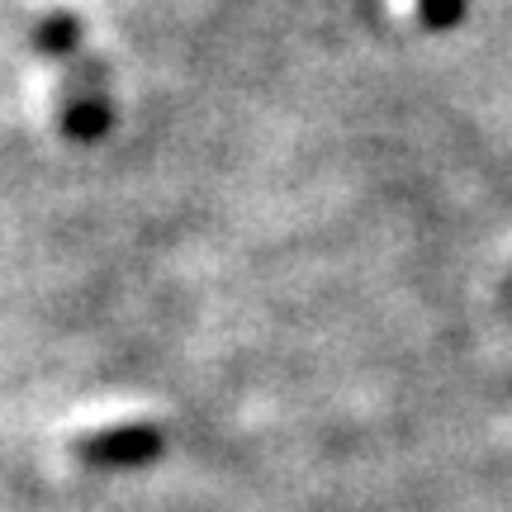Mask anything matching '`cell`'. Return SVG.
<instances>
[{"instance_id": "obj_1", "label": "cell", "mask_w": 512, "mask_h": 512, "mask_svg": "<svg viewBox=\"0 0 512 512\" xmlns=\"http://www.w3.org/2000/svg\"><path fill=\"white\" fill-rule=\"evenodd\" d=\"M460 10H465V0H422V19H427L432 29H446V24H456Z\"/></svg>"}]
</instances>
